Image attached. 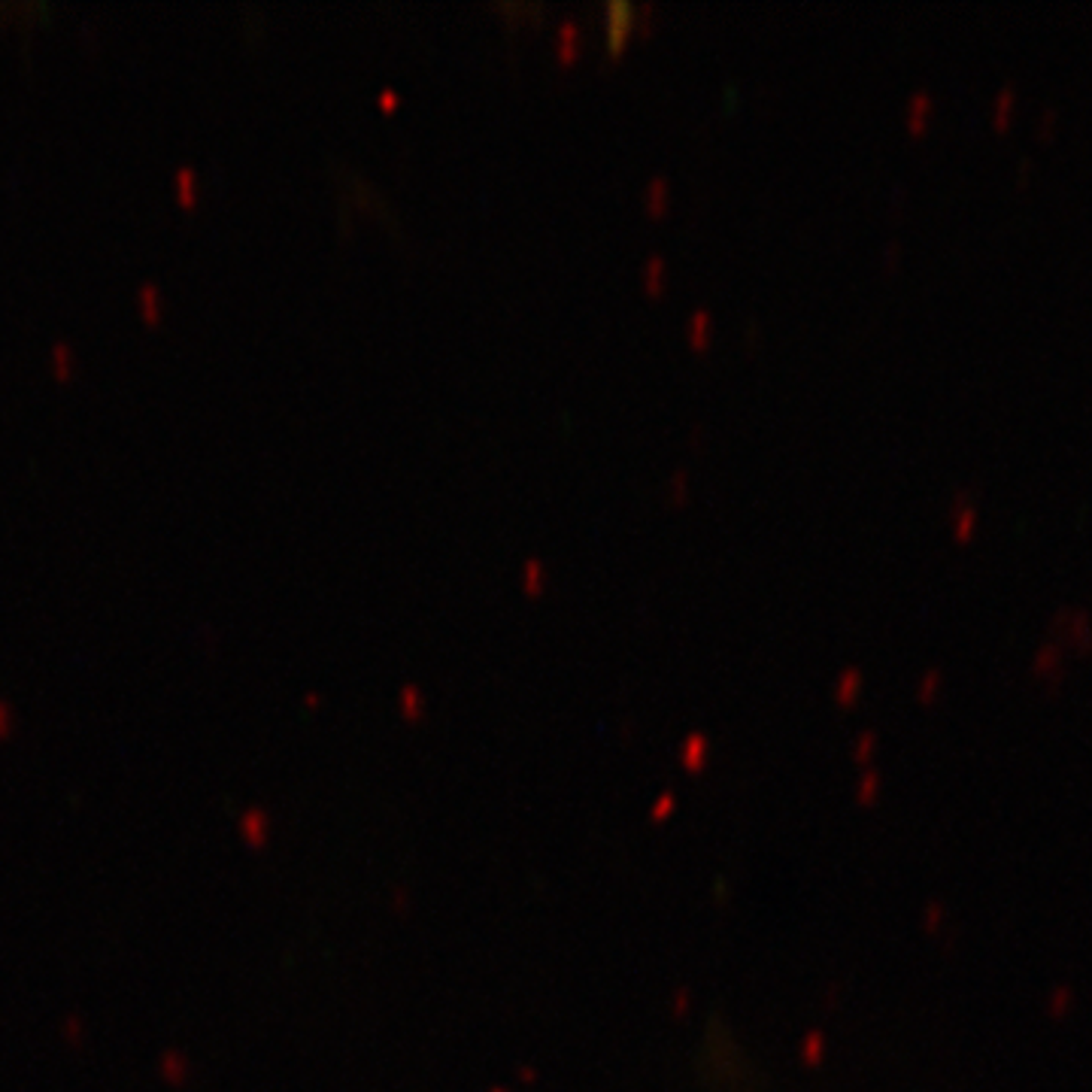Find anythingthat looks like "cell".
Returning <instances> with one entry per match:
<instances>
[{"instance_id": "cell-1", "label": "cell", "mask_w": 1092, "mask_h": 1092, "mask_svg": "<svg viewBox=\"0 0 1092 1092\" xmlns=\"http://www.w3.org/2000/svg\"><path fill=\"white\" fill-rule=\"evenodd\" d=\"M607 40H610V49L620 52L622 49V40L628 37V31L634 25V7L628 4H610L607 7Z\"/></svg>"}, {"instance_id": "cell-2", "label": "cell", "mask_w": 1092, "mask_h": 1092, "mask_svg": "<svg viewBox=\"0 0 1092 1092\" xmlns=\"http://www.w3.org/2000/svg\"><path fill=\"white\" fill-rule=\"evenodd\" d=\"M928 110H931L928 92H917V95L910 98V103H907V125L913 131H920L926 125V119H928Z\"/></svg>"}, {"instance_id": "cell-3", "label": "cell", "mask_w": 1092, "mask_h": 1092, "mask_svg": "<svg viewBox=\"0 0 1092 1092\" xmlns=\"http://www.w3.org/2000/svg\"><path fill=\"white\" fill-rule=\"evenodd\" d=\"M1014 110V85H1001L993 100V113H995V125H1008V116Z\"/></svg>"}, {"instance_id": "cell-4", "label": "cell", "mask_w": 1092, "mask_h": 1092, "mask_svg": "<svg viewBox=\"0 0 1092 1092\" xmlns=\"http://www.w3.org/2000/svg\"><path fill=\"white\" fill-rule=\"evenodd\" d=\"M974 522H977V510H974V504L959 507V516H956V535H959V537H968V535L974 532Z\"/></svg>"}, {"instance_id": "cell-5", "label": "cell", "mask_w": 1092, "mask_h": 1092, "mask_svg": "<svg viewBox=\"0 0 1092 1092\" xmlns=\"http://www.w3.org/2000/svg\"><path fill=\"white\" fill-rule=\"evenodd\" d=\"M665 201H667V183L656 180L646 191V204H649V209H656V213H665Z\"/></svg>"}, {"instance_id": "cell-6", "label": "cell", "mask_w": 1092, "mask_h": 1092, "mask_svg": "<svg viewBox=\"0 0 1092 1092\" xmlns=\"http://www.w3.org/2000/svg\"><path fill=\"white\" fill-rule=\"evenodd\" d=\"M708 334H710V316L708 313H695V319H692V340L695 343H708Z\"/></svg>"}, {"instance_id": "cell-7", "label": "cell", "mask_w": 1092, "mask_h": 1092, "mask_svg": "<svg viewBox=\"0 0 1092 1092\" xmlns=\"http://www.w3.org/2000/svg\"><path fill=\"white\" fill-rule=\"evenodd\" d=\"M646 283H649V289H662V283H665V268H662V261H649L646 264Z\"/></svg>"}, {"instance_id": "cell-8", "label": "cell", "mask_w": 1092, "mask_h": 1092, "mask_svg": "<svg viewBox=\"0 0 1092 1092\" xmlns=\"http://www.w3.org/2000/svg\"><path fill=\"white\" fill-rule=\"evenodd\" d=\"M574 40H577V28H574V22H565L561 25V55H571L574 52Z\"/></svg>"}]
</instances>
